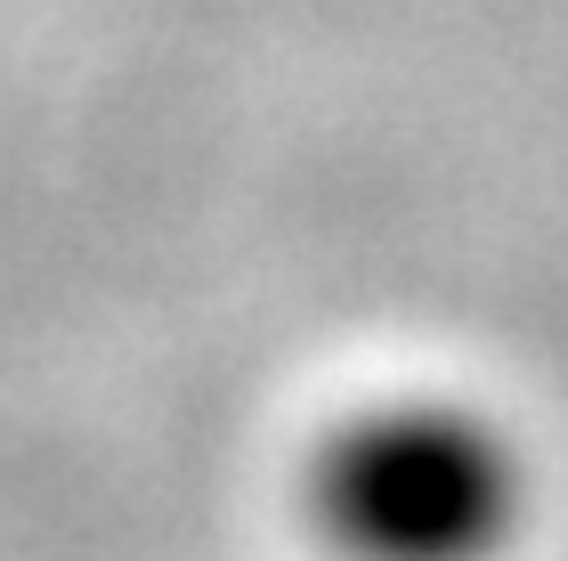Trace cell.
I'll return each mask as SVG.
<instances>
[{
  "mask_svg": "<svg viewBox=\"0 0 568 561\" xmlns=\"http://www.w3.org/2000/svg\"><path fill=\"white\" fill-rule=\"evenodd\" d=\"M301 513L333 561H504L528 521V464L496 415L398 391L325 423Z\"/></svg>",
  "mask_w": 568,
  "mask_h": 561,
  "instance_id": "6da1fadb",
  "label": "cell"
}]
</instances>
